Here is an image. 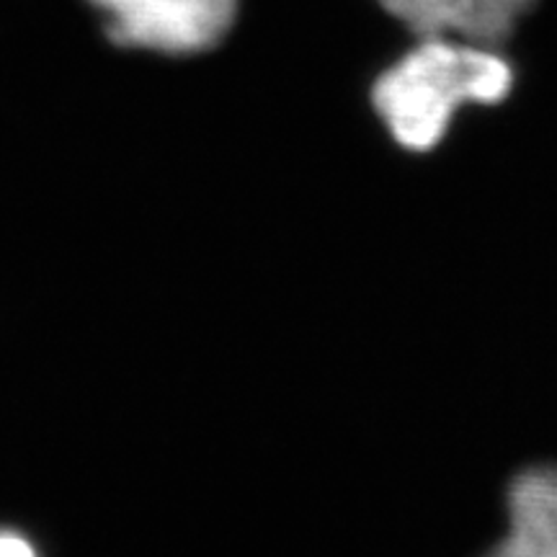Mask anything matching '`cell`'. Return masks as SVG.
I'll list each match as a JSON object with an SVG mask.
<instances>
[{
    "label": "cell",
    "instance_id": "cell-1",
    "mask_svg": "<svg viewBox=\"0 0 557 557\" xmlns=\"http://www.w3.org/2000/svg\"><path fill=\"white\" fill-rule=\"evenodd\" d=\"M511 88V62L493 45L418 37L374 83L372 103L398 145L426 152L442 143L457 109L500 103Z\"/></svg>",
    "mask_w": 557,
    "mask_h": 557
},
{
    "label": "cell",
    "instance_id": "cell-2",
    "mask_svg": "<svg viewBox=\"0 0 557 557\" xmlns=\"http://www.w3.org/2000/svg\"><path fill=\"white\" fill-rule=\"evenodd\" d=\"M88 5L116 47L181 58L218 47L238 18L240 0H88Z\"/></svg>",
    "mask_w": 557,
    "mask_h": 557
},
{
    "label": "cell",
    "instance_id": "cell-3",
    "mask_svg": "<svg viewBox=\"0 0 557 557\" xmlns=\"http://www.w3.org/2000/svg\"><path fill=\"white\" fill-rule=\"evenodd\" d=\"M416 37L504 45L537 0H377Z\"/></svg>",
    "mask_w": 557,
    "mask_h": 557
},
{
    "label": "cell",
    "instance_id": "cell-4",
    "mask_svg": "<svg viewBox=\"0 0 557 557\" xmlns=\"http://www.w3.org/2000/svg\"><path fill=\"white\" fill-rule=\"evenodd\" d=\"M483 557H557V468H532L508 487V532Z\"/></svg>",
    "mask_w": 557,
    "mask_h": 557
},
{
    "label": "cell",
    "instance_id": "cell-5",
    "mask_svg": "<svg viewBox=\"0 0 557 557\" xmlns=\"http://www.w3.org/2000/svg\"><path fill=\"white\" fill-rule=\"evenodd\" d=\"M0 557H37V549L16 532H0Z\"/></svg>",
    "mask_w": 557,
    "mask_h": 557
}]
</instances>
